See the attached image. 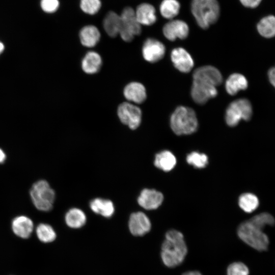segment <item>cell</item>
Masks as SVG:
<instances>
[{
    "label": "cell",
    "instance_id": "484cf974",
    "mask_svg": "<svg viewBox=\"0 0 275 275\" xmlns=\"http://www.w3.org/2000/svg\"><path fill=\"white\" fill-rule=\"evenodd\" d=\"M180 4L177 0H163L159 6L161 16L164 18L173 19L179 13Z\"/></svg>",
    "mask_w": 275,
    "mask_h": 275
},
{
    "label": "cell",
    "instance_id": "3957f363",
    "mask_svg": "<svg viewBox=\"0 0 275 275\" xmlns=\"http://www.w3.org/2000/svg\"><path fill=\"white\" fill-rule=\"evenodd\" d=\"M170 126L177 135L190 134L198 129V122L195 112L191 108L178 106L170 118Z\"/></svg>",
    "mask_w": 275,
    "mask_h": 275
},
{
    "label": "cell",
    "instance_id": "f546056e",
    "mask_svg": "<svg viewBox=\"0 0 275 275\" xmlns=\"http://www.w3.org/2000/svg\"><path fill=\"white\" fill-rule=\"evenodd\" d=\"M187 162L197 169H203L208 163L207 156L204 153L194 151L188 154L186 158Z\"/></svg>",
    "mask_w": 275,
    "mask_h": 275
},
{
    "label": "cell",
    "instance_id": "1f68e13d",
    "mask_svg": "<svg viewBox=\"0 0 275 275\" xmlns=\"http://www.w3.org/2000/svg\"><path fill=\"white\" fill-rule=\"evenodd\" d=\"M79 6L84 13L95 15L100 10L101 2L100 0H80Z\"/></svg>",
    "mask_w": 275,
    "mask_h": 275
},
{
    "label": "cell",
    "instance_id": "ac0fdd59",
    "mask_svg": "<svg viewBox=\"0 0 275 275\" xmlns=\"http://www.w3.org/2000/svg\"><path fill=\"white\" fill-rule=\"evenodd\" d=\"M123 94L127 100L137 104L143 103L147 98L146 90L144 86L135 81L131 82L125 87Z\"/></svg>",
    "mask_w": 275,
    "mask_h": 275
},
{
    "label": "cell",
    "instance_id": "f35d334b",
    "mask_svg": "<svg viewBox=\"0 0 275 275\" xmlns=\"http://www.w3.org/2000/svg\"><path fill=\"white\" fill-rule=\"evenodd\" d=\"M5 49V46L4 44L0 41V54L3 52Z\"/></svg>",
    "mask_w": 275,
    "mask_h": 275
},
{
    "label": "cell",
    "instance_id": "30bf717a",
    "mask_svg": "<svg viewBox=\"0 0 275 275\" xmlns=\"http://www.w3.org/2000/svg\"><path fill=\"white\" fill-rule=\"evenodd\" d=\"M166 52L164 44L154 38H148L143 43L142 54L144 59L151 63H156L163 58Z\"/></svg>",
    "mask_w": 275,
    "mask_h": 275
},
{
    "label": "cell",
    "instance_id": "9c48e42d",
    "mask_svg": "<svg viewBox=\"0 0 275 275\" xmlns=\"http://www.w3.org/2000/svg\"><path fill=\"white\" fill-rule=\"evenodd\" d=\"M194 81H197L217 87L223 81L221 72L215 67L206 65L196 69L193 74Z\"/></svg>",
    "mask_w": 275,
    "mask_h": 275
},
{
    "label": "cell",
    "instance_id": "2e32d148",
    "mask_svg": "<svg viewBox=\"0 0 275 275\" xmlns=\"http://www.w3.org/2000/svg\"><path fill=\"white\" fill-rule=\"evenodd\" d=\"M11 226L13 233L23 239L28 238L34 229L33 222L30 218L24 215L15 217L12 222Z\"/></svg>",
    "mask_w": 275,
    "mask_h": 275
},
{
    "label": "cell",
    "instance_id": "603a6c76",
    "mask_svg": "<svg viewBox=\"0 0 275 275\" xmlns=\"http://www.w3.org/2000/svg\"><path fill=\"white\" fill-rule=\"evenodd\" d=\"M248 87V82L244 76L235 73L231 74L225 82V89L230 95H236L239 91L244 90Z\"/></svg>",
    "mask_w": 275,
    "mask_h": 275
},
{
    "label": "cell",
    "instance_id": "4316f807",
    "mask_svg": "<svg viewBox=\"0 0 275 275\" xmlns=\"http://www.w3.org/2000/svg\"><path fill=\"white\" fill-rule=\"evenodd\" d=\"M259 34L265 37L271 38L275 36V17L272 15L262 18L257 25Z\"/></svg>",
    "mask_w": 275,
    "mask_h": 275
},
{
    "label": "cell",
    "instance_id": "7c38bea8",
    "mask_svg": "<svg viewBox=\"0 0 275 275\" xmlns=\"http://www.w3.org/2000/svg\"><path fill=\"white\" fill-rule=\"evenodd\" d=\"M128 228L133 235L142 236L150 231L151 224L149 217L144 212L138 211L130 214Z\"/></svg>",
    "mask_w": 275,
    "mask_h": 275
},
{
    "label": "cell",
    "instance_id": "5bb4252c",
    "mask_svg": "<svg viewBox=\"0 0 275 275\" xmlns=\"http://www.w3.org/2000/svg\"><path fill=\"white\" fill-rule=\"evenodd\" d=\"M171 59L174 67L183 73L189 72L194 65L191 56L182 47L173 49L171 53Z\"/></svg>",
    "mask_w": 275,
    "mask_h": 275
},
{
    "label": "cell",
    "instance_id": "8d00e7d4",
    "mask_svg": "<svg viewBox=\"0 0 275 275\" xmlns=\"http://www.w3.org/2000/svg\"><path fill=\"white\" fill-rule=\"evenodd\" d=\"M6 159V155L5 152L0 148V164L3 163Z\"/></svg>",
    "mask_w": 275,
    "mask_h": 275
},
{
    "label": "cell",
    "instance_id": "cb8c5ba5",
    "mask_svg": "<svg viewBox=\"0 0 275 275\" xmlns=\"http://www.w3.org/2000/svg\"><path fill=\"white\" fill-rule=\"evenodd\" d=\"M175 155L170 151H161L155 155L154 164L158 169L164 172L172 170L176 164Z\"/></svg>",
    "mask_w": 275,
    "mask_h": 275
},
{
    "label": "cell",
    "instance_id": "4fadbf2b",
    "mask_svg": "<svg viewBox=\"0 0 275 275\" xmlns=\"http://www.w3.org/2000/svg\"><path fill=\"white\" fill-rule=\"evenodd\" d=\"M217 95L216 87L203 82L193 81L191 96L197 104H204L209 99L216 97Z\"/></svg>",
    "mask_w": 275,
    "mask_h": 275
},
{
    "label": "cell",
    "instance_id": "4dcf8cb0",
    "mask_svg": "<svg viewBox=\"0 0 275 275\" xmlns=\"http://www.w3.org/2000/svg\"><path fill=\"white\" fill-rule=\"evenodd\" d=\"M249 220L254 225L261 230H263L266 226H272L275 224L274 217L270 214L266 212L257 214Z\"/></svg>",
    "mask_w": 275,
    "mask_h": 275
},
{
    "label": "cell",
    "instance_id": "f1b7e54d",
    "mask_svg": "<svg viewBox=\"0 0 275 275\" xmlns=\"http://www.w3.org/2000/svg\"><path fill=\"white\" fill-rule=\"evenodd\" d=\"M36 235L39 240L44 243L51 242L57 237L56 233L53 228L45 223L39 224L36 229Z\"/></svg>",
    "mask_w": 275,
    "mask_h": 275
},
{
    "label": "cell",
    "instance_id": "e575fe53",
    "mask_svg": "<svg viewBox=\"0 0 275 275\" xmlns=\"http://www.w3.org/2000/svg\"><path fill=\"white\" fill-rule=\"evenodd\" d=\"M261 0H240L241 3L248 8H255L260 3Z\"/></svg>",
    "mask_w": 275,
    "mask_h": 275
},
{
    "label": "cell",
    "instance_id": "9a60e30c",
    "mask_svg": "<svg viewBox=\"0 0 275 275\" xmlns=\"http://www.w3.org/2000/svg\"><path fill=\"white\" fill-rule=\"evenodd\" d=\"M161 193L154 189L145 188L138 198L139 205L146 210H154L158 208L163 202Z\"/></svg>",
    "mask_w": 275,
    "mask_h": 275
},
{
    "label": "cell",
    "instance_id": "6da1fadb",
    "mask_svg": "<svg viewBox=\"0 0 275 275\" xmlns=\"http://www.w3.org/2000/svg\"><path fill=\"white\" fill-rule=\"evenodd\" d=\"M187 254V247L183 234L171 229L167 232L161 247L160 257L168 267H176L183 263Z\"/></svg>",
    "mask_w": 275,
    "mask_h": 275
},
{
    "label": "cell",
    "instance_id": "8992f818",
    "mask_svg": "<svg viewBox=\"0 0 275 275\" xmlns=\"http://www.w3.org/2000/svg\"><path fill=\"white\" fill-rule=\"evenodd\" d=\"M253 114L251 103L248 99L242 98L232 101L227 107L225 119L230 127L236 126L241 120L249 121Z\"/></svg>",
    "mask_w": 275,
    "mask_h": 275
},
{
    "label": "cell",
    "instance_id": "7a4b0ae2",
    "mask_svg": "<svg viewBox=\"0 0 275 275\" xmlns=\"http://www.w3.org/2000/svg\"><path fill=\"white\" fill-rule=\"evenodd\" d=\"M191 11L198 25L207 29L217 21L220 7L217 0H192Z\"/></svg>",
    "mask_w": 275,
    "mask_h": 275
},
{
    "label": "cell",
    "instance_id": "ba28073f",
    "mask_svg": "<svg viewBox=\"0 0 275 275\" xmlns=\"http://www.w3.org/2000/svg\"><path fill=\"white\" fill-rule=\"evenodd\" d=\"M120 121L132 130L138 128L142 121V111L136 105L129 102L121 103L117 109Z\"/></svg>",
    "mask_w": 275,
    "mask_h": 275
},
{
    "label": "cell",
    "instance_id": "7402d4cb",
    "mask_svg": "<svg viewBox=\"0 0 275 275\" xmlns=\"http://www.w3.org/2000/svg\"><path fill=\"white\" fill-rule=\"evenodd\" d=\"M102 63L101 57L97 52L89 51L82 60L81 68L85 73L93 74L99 71Z\"/></svg>",
    "mask_w": 275,
    "mask_h": 275
},
{
    "label": "cell",
    "instance_id": "277c9868",
    "mask_svg": "<svg viewBox=\"0 0 275 275\" xmlns=\"http://www.w3.org/2000/svg\"><path fill=\"white\" fill-rule=\"evenodd\" d=\"M237 233L242 241L254 249L259 251L267 250L269 244L267 236L249 219L240 224Z\"/></svg>",
    "mask_w": 275,
    "mask_h": 275
},
{
    "label": "cell",
    "instance_id": "52a82bcc",
    "mask_svg": "<svg viewBox=\"0 0 275 275\" xmlns=\"http://www.w3.org/2000/svg\"><path fill=\"white\" fill-rule=\"evenodd\" d=\"M120 17L121 26L119 35L124 41L130 42L135 36L141 34V25L136 18L134 10L130 7L124 8Z\"/></svg>",
    "mask_w": 275,
    "mask_h": 275
},
{
    "label": "cell",
    "instance_id": "5b68a950",
    "mask_svg": "<svg viewBox=\"0 0 275 275\" xmlns=\"http://www.w3.org/2000/svg\"><path fill=\"white\" fill-rule=\"evenodd\" d=\"M30 195L34 205L38 210L49 211L52 209L56 194L46 180H40L35 182L30 189Z\"/></svg>",
    "mask_w": 275,
    "mask_h": 275
},
{
    "label": "cell",
    "instance_id": "83f0119b",
    "mask_svg": "<svg viewBox=\"0 0 275 275\" xmlns=\"http://www.w3.org/2000/svg\"><path fill=\"white\" fill-rule=\"evenodd\" d=\"M238 205L240 208L246 213L255 210L259 205L257 197L252 193H244L238 199Z\"/></svg>",
    "mask_w": 275,
    "mask_h": 275
},
{
    "label": "cell",
    "instance_id": "e0dca14e",
    "mask_svg": "<svg viewBox=\"0 0 275 275\" xmlns=\"http://www.w3.org/2000/svg\"><path fill=\"white\" fill-rule=\"evenodd\" d=\"M135 15L139 23L142 25L150 26L156 21V10L153 5L144 3L138 5L134 10Z\"/></svg>",
    "mask_w": 275,
    "mask_h": 275
},
{
    "label": "cell",
    "instance_id": "44dd1931",
    "mask_svg": "<svg viewBox=\"0 0 275 275\" xmlns=\"http://www.w3.org/2000/svg\"><path fill=\"white\" fill-rule=\"evenodd\" d=\"M103 27L106 34L114 38L119 34L121 26L120 15L111 11L107 13L103 20Z\"/></svg>",
    "mask_w": 275,
    "mask_h": 275
},
{
    "label": "cell",
    "instance_id": "d6a6232c",
    "mask_svg": "<svg viewBox=\"0 0 275 275\" xmlns=\"http://www.w3.org/2000/svg\"><path fill=\"white\" fill-rule=\"evenodd\" d=\"M227 275H249V269L243 263L235 262L228 266Z\"/></svg>",
    "mask_w": 275,
    "mask_h": 275
},
{
    "label": "cell",
    "instance_id": "d4e9b609",
    "mask_svg": "<svg viewBox=\"0 0 275 275\" xmlns=\"http://www.w3.org/2000/svg\"><path fill=\"white\" fill-rule=\"evenodd\" d=\"M65 221L69 227L73 229H78L85 225L87 217L85 212L80 209L72 208L66 212Z\"/></svg>",
    "mask_w": 275,
    "mask_h": 275
},
{
    "label": "cell",
    "instance_id": "d590c367",
    "mask_svg": "<svg viewBox=\"0 0 275 275\" xmlns=\"http://www.w3.org/2000/svg\"><path fill=\"white\" fill-rule=\"evenodd\" d=\"M268 77L270 83L275 88V67L268 71Z\"/></svg>",
    "mask_w": 275,
    "mask_h": 275
},
{
    "label": "cell",
    "instance_id": "836d02e7",
    "mask_svg": "<svg viewBox=\"0 0 275 275\" xmlns=\"http://www.w3.org/2000/svg\"><path fill=\"white\" fill-rule=\"evenodd\" d=\"M40 6L45 12L53 13L58 10L60 2L59 0H41Z\"/></svg>",
    "mask_w": 275,
    "mask_h": 275
},
{
    "label": "cell",
    "instance_id": "8fae6325",
    "mask_svg": "<svg viewBox=\"0 0 275 275\" xmlns=\"http://www.w3.org/2000/svg\"><path fill=\"white\" fill-rule=\"evenodd\" d=\"M188 24L183 20L172 19L163 26L162 32L164 37L170 41L177 39H185L189 34Z\"/></svg>",
    "mask_w": 275,
    "mask_h": 275
},
{
    "label": "cell",
    "instance_id": "ffe728a7",
    "mask_svg": "<svg viewBox=\"0 0 275 275\" xmlns=\"http://www.w3.org/2000/svg\"><path fill=\"white\" fill-rule=\"evenodd\" d=\"M90 208L94 213L106 218L112 217L115 212V206L113 202L100 198H95L91 201Z\"/></svg>",
    "mask_w": 275,
    "mask_h": 275
},
{
    "label": "cell",
    "instance_id": "d6986e66",
    "mask_svg": "<svg viewBox=\"0 0 275 275\" xmlns=\"http://www.w3.org/2000/svg\"><path fill=\"white\" fill-rule=\"evenodd\" d=\"M79 37L83 46L92 47L98 43L100 39V33L96 26L87 25L80 30Z\"/></svg>",
    "mask_w": 275,
    "mask_h": 275
},
{
    "label": "cell",
    "instance_id": "74e56055",
    "mask_svg": "<svg viewBox=\"0 0 275 275\" xmlns=\"http://www.w3.org/2000/svg\"><path fill=\"white\" fill-rule=\"evenodd\" d=\"M182 275H202V273L197 270L188 271L184 272Z\"/></svg>",
    "mask_w": 275,
    "mask_h": 275
}]
</instances>
